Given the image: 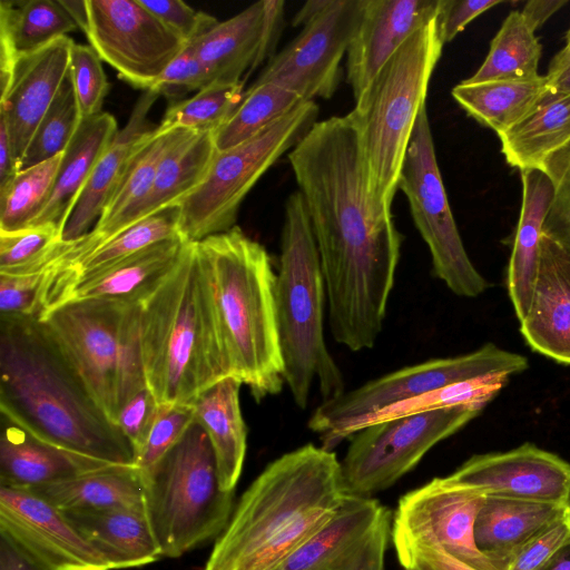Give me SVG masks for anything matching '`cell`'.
<instances>
[{"label": "cell", "instance_id": "d6a6232c", "mask_svg": "<svg viewBox=\"0 0 570 570\" xmlns=\"http://www.w3.org/2000/svg\"><path fill=\"white\" fill-rule=\"evenodd\" d=\"M498 137L511 167L543 169L552 155L570 144V95L547 88L532 109Z\"/></svg>", "mask_w": 570, "mask_h": 570}, {"label": "cell", "instance_id": "b9f144b4", "mask_svg": "<svg viewBox=\"0 0 570 570\" xmlns=\"http://www.w3.org/2000/svg\"><path fill=\"white\" fill-rule=\"evenodd\" d=\"M70 72L35 130L19 170L62 154L82 122Z\"/></svg>", "mask_w": 570, "mask_h": 570}, {"label": "cell", "instance_id": "e7e4bbea", "mask_svg": "<svg viewBox=\"0 0 570 570\" xmlns=\"http://www.w3.org/2000/svg\"><path fill=\"white\" fill-rule=\"evenodd\" d=\"M541 570H570V541Z\"/></svg>", "mask_w": 570, "mask_h": 570}, {"label": "cell", "instance_id": "277c9868", "mask_svg": "<svg viewBox=\"0 0 570 570\" xmlns=\"http://www.w3.org/2000/svg\"><path fill=\"white\" fill-rule=\"evenodd\" d=\"M139 305L145 379L158 404L190 403L230 376L196 243Z\"/></svg>", "mask_w": 570, "mask_h": 570}, {"label": "cell", "instance_id": "83f0119b", "mask_svg": "<svg viewBox=\"0 0 570 570\" xmlns=\"http://www.w3.org/2000/svg\"><path fill=\"white\" fill-rule=\"evenodd\" d=\"M186 243L180 236L165 239L88 275L71 285L52 307L90 298L139 302L176 265Z\"/></svg>", "mask_w": 570, "mask_h": 570}, {"label": "cell", "instance_id": "91938a15", "mask_svg": "<svg viewBox=\"0 0 570 570\" xmlns=\"http://www.w3.org/2000/svg\"><path fill=\"white\" fill-rule=\"evenodd\" d=\"M567 3V0H530L520 12L528 27L535 32L538 28Z\"/></svg>", "mask_w": 570, "mask_h": 570}, {"label": "cell", "instance_id": "52a82bcc", "mask_svg": "<svg viewBox=\"0 0 570 570\" xmlns=\"http://www.w3.org/2000/svg\"><path fill=\"white\" fill-rule=\"evenodd\" d=\"M443 46L435 18L401 46L353 109L362 130L368 191L381 215H392L404 158Z\"/></svg>", "mask_w": 570, "mask_h": 570}, {"label": "cell", "instance_id": "11a10c76", "mask_svg": "<svg viewBox=\"0 0 570 570\" xmlns=\"http://www.w3.org/2000/svg\"><path fill=\"white\" fill-rule=\"evenodd\" d=\"M391 524V511H389L365 543L334 570H384Z\"/></svg>", "mask_w": 570, "mask_h": 570}, {"label": "cell", "instance_id": "f35d334b", "mask_svg": "<svg viewBox=\"0 0 570 570\" xmlns=\"http://www.w3.org/2000/svg\"><path fill=\"white\" fill-rule=\"evenodd\" d=\"M18 55L36 51L79 27L60 0L0 1Z\"/></svg>", "mask_w": 570, "mask_h": 570}, {"label": "cell", "instance_id": "1f68e13d", "mask_svg": "<svg viewBox=\"0 0 570 570\" xmlns=\"http://www.w3.org/2000/svg\"><path fill=\"white\" fill-rule=\"evenodd\" d=\"M179 213L178 205L165 208L136 222L78 262L60 269L45 271L40 314L51 308L77 281L153 244L180 236Z\"/></svg>", "mask_w": 570, "mask_h": 570}, {"label": "cell", "instance_id": "7402d4cb", "mask_svg": "<svg viewBox=\"0 0 570 570\" xmlns=\"http://www.w3.org/2000/svg\"><path fill=\"white\" fill-rule=\"evenodd\" d=\"M520 333L535 353L570 365V253L544 234Z\"/></svg>", "mask_w": 570, "mask_h": 570}, {"label": "cell", "instance_id": "8fae6325", "mask_svg": "<svg viewBox=\"0 0 570 570\" xmlns=\"http://www.w3.org/2000/svg\"><path fill=\"white\" fill-rule=\"evenodd\" d=\"M305 101L249 139L217 150L202 184L179 206V234L190 243L236 226L239 207L261 177L292 150L317 121Z\"/></svg>", "mask_w": 570, "mask_h": 570}, {"label": "cell", "instance_id": "94428289", "mask_svg": "<svg viewBox=\"0 0 570 570\" xmlns=\"http://www.w3.org/2000/svg\"><path fill=\"white\" fill-rule=\"evenodd\" d=\"M18 171L19 167L13 156L6 126L0 121V187L6 185Z\"/></svg>", "mask_w": 570, "mask_h": 570}, {"label": "cell", "instance_id": "f6af8a7d", "mask_svg": "<svg viewBox=\"0 0 570 570\" xmlns=\"http://www.w3.org/2000/svg\"><path fill=\"white\" fill-rule=\"evenodd\" d=\"M101 59L90 45L75 43L69 72L82 119L100 114L109 83Z\"/></svg>", "mask_w": 570, "mask_h": 570}, {"label": "cell", "instance_id": "ab89813d", "mask_svg": "<svg viewBox=\"0 0 570 570\" xmlns=\"http://www.w3.org/2000/svg\"><path fill=\"white\" fill-rule=\"evenodd\" d=\"M244 85L213 81L193 97L174 101L157 128L216 134L243 101L246 91Z\"/></svg>", "mask_w": 570, "mask_h": 570}, {"label": "cell", "instance_id": "7c38bea8", "mask_svg": "<svg viewBox=\"0 0 570 570\" xmlns=\"http://www.w3.org/2000/svg\"><path fill=\"white\" fill-rule=\"evenodd\" d=\"M399 189L429 247L434 275L458 296L474 298L490 286L470 259L453 217L435 155L426 105L421 109L402 166Z\"/></svg>", "mask_w": 570, "mask_h": 570}, {"label": "cell", "instance_id": "30bf717a", "mask_svg": "<svg viewBox=\"0 0 570 570\" xmlns=\"http://www.w3.org/2000/svg\"><path fill=\"white\" fill-rule=\"evenodd\" d=\"M529 367L528 358L492 342L470 353L432 358L368 381L323 401L307 426L322 448L333 451L377 412L444 386L489 375H514Z\"/></svg>", "mask_w": 570, "mask_h": 570}, {"label": "cell", "instance_id": "4316f807", "mask_svg": "<svg viewBox=\"0 0 570 570\" xmlns=\"http://www.w3.org/2000/svg\"><path fill=\"white\" fill-rule=\"evenodd\" d=\"M390 510L371 497L347 494L336 514L276 570H334L371 537Z\"/></svg>", "mask_w": 570, "mask_h": 570}, {"label": "cell", "instance_id": "484cf974", "mask_svg": "<svg viewBox=\"0 0 570 570\" xmlns=\"http://www.w3.org/2000/svg\"><path fill=\"white\" fill-rule=\"evenodd\" d=\"M118 130L115 117L105 111L82 120L63 151L48 200L29 227L52 226L62 236L98 160Z\"/></svg>", "mask_w": 570, "mask_h": 570}, {"label": "cell", "instance_id": "5b68a950", "mask_svg": "<svg viewBox=\"0 0 570 570\" xmlns=\"http://www.w3.org/2000/svg\"><path fill=\"white\" fill-rule=\"evenodd\" d=\"M196 245L229 375L257 402L277 395L285 382L269 254L238 226Z\"/></svg>", "mask_w": 570, "mask_h": 570}, {"label": "cell", "instance_id": "6da1fadb", "mask_svg": "<svg viewBox=\"0 0 570 570\" xmlns=\"http://www.w3.org/2000/svg\"><path fill=\"white\" fill-rule=\"evenodd\" d=\"M288 160L320 254L332 336L353 352L372 348L404 237L372 203L356 112L316 121Z\"/></svg>", "mask_w": 570, "mask_h": 570}, {"label": "cell", "instance_id": "3957f363", "mask_svg": "<svg viewBox=\"0 0 570 570\" xmlns=\"http://www.w3.org/2000/svg\"><path fill=\"white\" fill-rule=\"evenodd\" d=\"M347 494L333 451L308 443L283 454L243 493L204 570H276Z\"/></svg>", "mask_w": 570, "mask_h": 570}, {"label": "cell", "instance_id": "c3c4849f", "mask_svg": "<svg viewBox=\"0 0 570 570\" xmlns=\"http://www.w3.org/2000/svg\"><path fill=\"white\" fill-rule=\"evenodd\" d=\"M570 541V504L549 525L527 541L504 570H541Z\"/></svg>", "mask_w": 570, "mask_h": 570}, {"label": "cell", "instance_id": "7bdbcfd3", "mask_svg": "<svg viewBox=\"0 0 570 570\" xmlns=\"http://www.w3.org/2000/svg\"><path fill=\"white\" fill-rule=\"evenodd\" d=\"M509 379V375L497 374L454 383L386 407L370 417L363 426L409 414L459 405H475L484 409L507 385Z\"/></svg>", "mask_w": 570, "mask_h": 570}, {"label": "cell", "instance_id": "ee69618b", "mask_svg": "<svg viewBox=\"0 0 570 570\" xmlns=\"http://www.w3.org/2000/svg\"><path fill=\"white\" fill-rule=\"evenodd\" d=\"M61 234L52 226L0 232V273L45 271L57 257Z\"/></svg>", "mask_w": 570, "mask_h": 570}, {"label": "cell", "instance_id": "5bb4252c", "mask_svg": "<svg viewBox=\"0 0 570 570\" xmlns=\"http://www.w3.org/2000/svg\"><path fill=\"white\" fill-rule=\"evenodd\" d=\"M83 32L121 79L148 90L186 47L140 0H86Z\"/></svg>", "mask_w": 570, "mask_h": 570}, {"label": "cell", "instance_id": "03108f58", "mask_svg": "<svg viewBox=\"0 0 570 570\" xmlns=\"http://www.w3.org/2000/svg\"><path fill=\"white\" fill-rule=\"evenodd\" d=\"M563 49L570 52V28H569V30L567 31V35H566V46H564Z\"/></svg>", "mask_w": 570, "mask_h": 570}, {"label": "cell", "instance_id": "d6986e66", "mask_svg": "<svg viewBox=\"0 0 570 570\" xmlns=\"http://www.w3.org/2000/svg\"><path fill=\"white\" fill-rule=\"evenodd\" d=\"M284 4L283 0L257 1L190 43L210 82H245L246 73L274 56Z\"/></svg>", "mask_w": 570, "mask_h": 570}, {"label": "cell", "instance_id": "f1b7e54d", "mask_svg": "<svg viewBox=\"0 0 570 570\" xmlns=\"http://www.w3.org/2000/svg\"><path fill=\"white\" fill-rule=\"evenodd\" d=\"M569 504L485 497L474 527L476 547L498 570H504L520 548Z\"/></svg>", "mask_w": 570, "mask_h": 570}, {"label": "cell", "instance_id": "9a60e30c", "mask_svg": "<svg viewBox=\"0 0 570 570\" xmlns=\"http://www.w3.org/2000/svg\"><path fill=\"white\" fill-rule=\"evenodd\" d=\"M367 0H331L330 4L278 53L254 82H274L304 101L330 99L341 79V63L360 26Z\"/></svg>", "mask_w": 570, "mask_h": 570}, {"label": "cell", "instance_id": "ba28073f", "mask_svg": "<svg viewBox=\"0 0 570 570\" xmlns=\"http://www.w3.org/2000/svg\"><path fill=\"white\" fill-rule=\"evenodd\" d=\"M77 370L92 397L117 425L125 404L147 387L138 301L90 298L38 316Z\"/></svg>", "mask_w": 570, "mask_h": 570}, {"label": "cell", "instance_id": "44dd1931", "mask_svg": "<svg viewBox=\"0 0 570 570\" xmlns=\"http://www.w3.org/2000/svg\"><path fill=\"white\" fill-rule=\"evenodd\" d=\"M73 45V40L65 36L20 55L11 83L0 96V121L6 126L18 167L69 71Z\"/></svg>", "mask_w": 570, "mask_h": 570}, {"label": "cell", "instance_id": "816d5d0a", "mask_svg": "<svg viewBox=\"0 0 570 570\" xmlns=\"http://www.w3.org/2000/svg\"><path fill=\"white\" fill-rule=\"evenodd\" d=\"M140 2L187 45L203 37L219 22L215 17L197 11L180 0Z\"/></svg>", "mask_w": 570, "mask_h": 570}, {"label": "cell", "instance_id": "2e32d148", "mask_svg": "<svg viewBox=\"0 0 570 570\" xmlns=\"http://www.w3.org/2000/svg\"><path fill=\"white\" fill-rule=\"evenodd\" d=\"M485 495L434 478L405 493L399 501L391 524L395 550L433 546L445 550L475 570H498L478 549L474 538L476 517Z\"/></svg>", "mask_w": 570, "mask_h": 570}, {"label": "cell", "instance_id": "d590c367", "mask_svg": "<svg viewBox=\"0 0 570 570\" xmlns=\"http://www.w3.org/2000/svg\"><path fill=\"white\" fill-rule=\"evenodd\" d=\"M546 90L547 78L540 75L532 80L461 81L451 95L469 116L499 135L519 122Z\"/></svg>", "mask_w": 570, "mask_h": 570}, {"label": "cell", "instance_id": "836d02e7", "mask_svg": "<svg viewBox=\"0 0 570 570\" xmlns=\"http://www.w3.org/2000/svg\"><path fill=\"white\" fill-rule=\"evenodd\" d=\"M27 490L60 511L145 505L142 471L135 464L110 465Z\"/></svg>", "mask_w": 570, "mask_h": 570}, {"label": "cell", "instance_id": "f907efd6", "mask_svg": "<svg viewBox=\"0 0 570 570\" xmlns=\"http://www.w3.org/2000/svg\"><path fill=\"white\" fill-rule=\"evenodd\" d=\"M45 271L0 273V317L39 316Z\"/></svg>", "mask_w": 570, "mask_h": 570}, {"label": "cell", "instance_id": "be15d7a7", "mask_svg": "<svg viewBox=\"0 0 570 570\" xmlns=\"http://www.w3.org/2000/svg\"><path fill=\"white\" fill-rule=\"evenodd\" d=\"M62 6L67 9L73 20L77 22L79 29L83 31L87 21L86 0H60Z\"/></svg>", "mask_w": 570, "mask_h": 570}, {"label": "cell", "instance_id": "681fc988", "mask_svg": "<svg viewBox=\"0 0 570 570\" xmlns=\"http://www.w3.org/2000/svg\"><path fill=\"white\" fill-rule=\"evenodd\" d=\"M208 83L209 76L193 46L188 43L150 89L176 101L189 92L199 91Z\"/></svg>", "mask_w": 570, "mask_h": 570}, {"label": "cell", "instance_id": "e575fe53", "mask_svg": "<svg viewBox=\"0 0 570 570\" xmlns=\"http://www.w3.org/2000/svg\"><path fill=\"white\" fill-rule=\"evenodd\" d=\"M216 153L213 132L186 130L163 155L136 222L179 205L202 184Z\"/></svg>", "mask_w": 570, "mask_h": 570}, {"label": "cell", "instance_id": "7a4b0ae2", "mask_svg": "<svg viewBox=\"0 0 570 570\" xmlns=\"http://www.w3.org/2000/svg\"><path fill=\"white\" fill-rule=\"evenodd\" d=\"M0 413L35 438L110 464L134 451L38 316L0 317Z\"/></svg>", "mask_w": 570, "mask_h": 570}, {"label": "cell", "instance_id": "9f6ffc18", "mask_svg": "<svg viewBox=\"0 0 570 570\" xmlns=\"http://www.w3.org/2000/svg\"><path fill=\"white\" fill-rule=\"evenodd\" d=\"M395 551L403 570H475L439 547L413 546Z\"/></svg>", "mask_w": 570, "mask_h": 570}, {"label": "cell", "instance_id": "ffe728a7", "mask_svg": "<svg viewBox=\"0 0 570 570\" xmlns=\"http://www.w3.org/2000/svg\"><path fill=\"white\" fill-rule=\"evenodd\" d=\"M441 0H367L347 50L346 77L355 107L367 96L375 79L419 29L435 19Z\"/></svg>", "mask_w": 570, "mask_h": 570}, {"label": "cell", "instance_id": "8d00e7d4", "mask_svg": "<svg viewBox=\"0 0 570 570\" xmlns=\"http://www.w3.org/2000/svg\"><path fill=\"white\" fill-rule=\"evenodd\" d=\"M542 47L520 11H511L492 39L480 68L462 82L480 83L499 80L538 78Z\"/></svg>", "mask_w": 570, "mask_h": 570}, {"label": "cell", "instance_id": "6125c7cd", "mask_svg": "<svg viewBox=\"0 0 570 570\" xmlns=\"http://www.w3.org/2000/svg\"><path fill=\"white\" fill-rule=\"evenodd\" d=\"M331 0H308L294 14L292 26L304 27L315 17H317L328 4Z\"/></svg>", "mask_w": 570, "mask_h": 570}, {"label": "cell", "instance_id": "603a6c76", "mask_svg": "<svg viewBox=\"0 0 570 570\" xmlns=\"http://www.w3.org/2000/svg\"><path fill=\"white\" fill-rule=\"evenodd\" d=\"M62 513L111 570L141 567L163 558L145 505Z\"/></svg>", "mask_w": 570, "mask_h": 570}, {"label": "cell", "instance_id": "6f0895ef", "mask_svg": "<svg viewBox=\"0 0 570 570\" xmlns=\"http://www.w3.org/2000/svg\"><path fill=\"white\" fill-rule=\"evenodd\" d=\"M0 570H49L9 535L0 532Z\"/></svg>", "mask_w": 570, "mask_h": 570}, {"label": "cell", "instance_id": "db71d44e", "mask_svg": "<svg viewBox=\"0 0 570 570\" xmlns=\"http://www.w3.org/2000/svg\"><path fill=\"white\" fill-rule=\"evenodd\" d=\"M500 3L501 0H441L436 20L443 43L453 40L472 20Z\"/></svg>", "mask_w": 570, "mask_h": 570}, {"label": "cell", "instance_id": "7dc6e473", "mask_svg": "<svg viewBox=\"0 0 570 570\" xmlns=\"http://www.w3.org/2000/svg\"><path fill=\"white\" fill-rule=\"evenodd\" d=\"M542 170L553 185L543 234L570 253V144L552 155Z\"/></svg>", "mask_w": 570, "mask_h": 570}, {"label": "cell", "instance_id": "680465c9", "mask_svg": "<svg viewBox=\"0 0 570 570\" xmlns=\"http://www.w3.org/2000/svg\"><path fill=\"white\" fill-rule=\"evenodd\" d=\"M547 78V88L570 95V52L562 49L551 60Z\"/></svg>", "mask_w": 570, "mask_h": 570}, {"label": "cell", "instance_id": "bcb514c9", "mask_svg": "<svg viewBox=\"0 0 570 570\" xmlns=\"http://www.w3.org/2000/svg\"><path fill=\"white\" fill-rule=\"evenodd\" d=\"M194 422L191 403L159 404L154 426L135 465L142 471L153 468L183 439Z\"/></svg>", "mask_w": 570, "mask_h": 570}, {"label": "cell", "instance_id": "cb8c5ba5", "mask_svg": "<svg viewBox=\"0 0 570 570\" xmlns=\"http://www.w3.org/2000/svg\"><path fill=\"white\" fill-rule=\"evenodd\" d=\"M158 97L159 95L151 89L144 90L135 104L127 124L118 130L98 160L66 224L62 240H76L89 233V228L94 224L96 225L131 156L154 130L147 116Z\"/></svg>", "mask_w": 570, "mask_h": 570}, {"label": "cell", "instance_id": "74e56055", "mask_svg": "<svg viewBox=\"0 0 570 570\" xmlns=\"http://www.w3.org/2000/svg\"><path fill=\"white\" fill-rule=\"evenodd\" d=\"M305 102L274 82H253L229 120L216 132L217 150L236 146Z\"/></svg>", "mask_w": 570, "mask_h": 570}, {"label": "cell", "instance_id": "f5cc1de1", "mask_svg": "<svg viewBox=\"0 0 570 570\" xmlns=\"http://www.w3.org/2000/svg\"><path fill=\"white\" fill-rule=\"evenodd\" d=\"M158 407L154 394L146 387L131 397L119 413L117 425L129 442L135 460L148 440Z\"/></svg>", "mask_w": 570, "mask_h": 570}, {"label": "cell", "instance_id": "60d3db41", "mask_svg": "<svg viewBox=\"0 0 570 570\" xmlns=\"http://www.w3.org/2000/svg\"><path fill=\"white\" fill-rule=\"evenodd\" d=\"M62 154L19 170L0 187V232L28 228L51 193Z\"/></svg>", "mask_w": 570, "mask_h": 570}, {"label": "cell", "instance_id": "4dcf8cb0", "mask_svg": "<svg viewBox=\"0 0 570 570\" xmlns=\"http://www.w3.org/2000/svg\"><path fill=\"white\" fill-rule=\"evenodd\" d=\"M242 385L235 377L227 376L190 402L195 421L204 429L212 445L219 484L225 491L235 490L247 449V428L239 402Z\"/></svg>", "mask_w": 570, "mask_h": 570}, {"label": "cell", "instance_id": "e0dca14e", "mask_svg": "<svg viewBox=\"0 0 570 570\" xmlns=\"http://www.w3.org/2000/svg\"><path fill=\"white\" fill-rule=\"evenodd\" d=\"M446 478L485 497L570 503V463L531 442L474 454Z\"/></svg>", "mask_w": 570, "mask_h": 570}, {"label": "cell", "instance_id": "d4e9b609", "mask_svg": "<svg viewBox=\"0 0 570 570\" xmlns=\"http://www.w3.org/2000/svg\"><path fill=\"white\" fill-rule=\"evenodd\" d=\"M110 464L43 442L1 416L0 487L30 489Z\"/></svg>", "mask_w": 570, "mask_h": 570}, {"label": "cell", "instance_id": "f546056e", "mask_svg": "<svg viewBox=\"0 0 570 570\" xmlns=\"http://www.w3.org/2000/svg\"><path fill=\"white\" fill-rule=\"evenodd\" d=\"M522 203L505 284L520 322L529 307L539 265L543 225L553 198V185L542 169L521 171Z\"/></svg>", "mask_w": 570, "mask_h": 570}, {"label": "cell", "instance_id": "ac0fdd59", "mask_svg": "<svg viewBox=\"0 0 570 570\" xmlns=\"http://www.w3.org/2000/svg\"><path fill=\"white\" fill-rule=\"evenodd\" d=\"M0 532L49 570H111L62 511L30 490L0 487Z\"/></svg>", "mask_w": 570, "mask_h": 570}, {"label": "cell", "instance_id": "8992f818", "mask_svg": "<svg viewBox=\"0 0 570 570\" xmlns=\"http://www.w3.org/2000/svg\"><path fill=\"white\" fill-rule=\"evenodd\" d=\"M275 304L284 382L305 409L316 379L323 401L345 392L343 374L324 340L325 282L302 194L284 207Z\"/></svg>", "mask_w": 570, "mask_h": 570}, {"label": "cell", "instance_id": "4fadbf2b", "mask_svg": "<svg viewBox=\"0 0 570 570\" xmlns=\"http://www.w3.org/2000/svg\"><path fill=\"white\" fill-rule=\"evenodd\" d=\"M483 407L459 405L370 423L348 439L341 462L348 494L372 497L413 470L438 443L475 419Z\"/></svg>", "mask_w": 570, "mask_h": 570}, {"label": "cell", "instance_id": "9c48e42d", "mask_svg": "<svg viewBox=\"0 0 570 570\" xmlns=\"http://www.w3.org/2000/svg\"><path fill=\"white\" fill-rule=\"evenodd\" d=\"M142 479L145 509L163 557L178 558L218 538L228 524L234 491L222 489L212 445L196 421Z\"/></svg>", "mask_w": 570, "mask_h": 570}]
</instances>
